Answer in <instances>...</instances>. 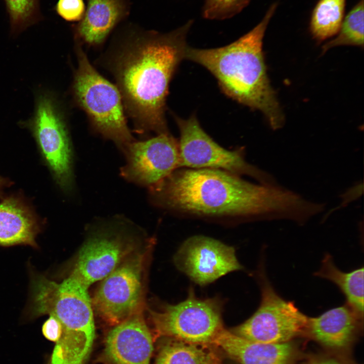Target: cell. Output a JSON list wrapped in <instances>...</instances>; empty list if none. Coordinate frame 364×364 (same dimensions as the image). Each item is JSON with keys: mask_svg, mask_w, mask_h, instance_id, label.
Masks as SVG:
<instances>
[{"mask_svg": "<svg viewBox=\"0 0 364 364\" xmlns=\"http://www.w3.org/2000/svg\"><path fill=\"white\" fill-rule=\"evenodd\" d=\"M149 189L159 206L201 216L287 219L300 224L310 210L308 200L279 184H254L217 169L175 170Z\"/></svg>", "mask_w": 364, "mask_h": 364, "instance_id": "obj_1", "label": "cell"}, {"mask_svg": "<svg viewBox=\"0 0 364 364\" xmlns=\"http://www.w3.org/2000/svg\"><path fill=\"white\" fill-rule=\"evenodd\" d=\"M193 23L166 33L147 32L129 43L117 59L115 74L127 110L141 131L169 133L165 119L170 82L188 47Z\"/></svg>", "mask_w": 364, "mask_h": 364, "instance_id": "obj_2", "label": "cell"}, {"mask_svg": "<svg viewBox=\"0 0 364 364\" xmlns=\"http://www.w3.org/2000/svg\"><path fill=\"white\" fill-rule=\"evenodd\" d=\"M277 6L272 4L255 27L231 43L209 49L188 46L185 55L208 70L227 96L261 112L274 130L283 125L284 117L267 76L262 46Z\"/></svg>", "mask_w": 364, "mask_h": 364, "instance_id": "obj_3", "label": "cell"}, {"mask_svg": "<svg viewBox=\"0 0 364 364\" xmlns=\"http://www.w3.org/2000/svg\"><path fill=\"white\" fill-rule=\"evenodd\" d=\"M31 287L32 315L52 314L62 325L51 364H85L95 337L88 288L69 276L59 284L42 275L33 277Z\"/></svg>", "mask_w": 364, "mask_h": 364, "instance_id": "obj_4", "label": "cell"}, {"mask_svg": "<svg viewBox=\"0 0 364 364\" xmlns=\"http://www.w3.org/2000/svg\"><path fill=\"white\" fill-rule=\"evenodd\" d=\"M77 56L73 82L76 100L97 130L123 150L134 140L126 124L120 93L95 69L80 47Z\"/></svg>", "mask_w": 364, "mask_h": 364, "instance_id": "obj_5", "label": "cell"}, {"mask_svg": "<svg viewBox=\"0 0 364 364\" xmlns=\"http://www.w3.org/2000/svg\"><path fill=\"white\" fill-rule=\"evenodd\" d=\"M32 115L20 124L31 133L57 185L69 191L73 183L72 153L63 115L55 97L47 89L36 91Z\"/></svg>", "mask_w": 364, "mask_h": 364, "instance_id": "obj_6", "label": "cell"}, {"mask_svg": "<svg viewBox=\"0 0 364 364\" xmlns=\"http://www.w3.org/2000/svg\"><path fill=\"white\" fill-rule=\"evenodd\" d=\"M149 251L137 250L101 280L91 301L93 311L105 323L114 326L143 312Z\"/></svg>", "mask_w": 364, "mask_h": 364, "instance_id": "obj_7", "label": "cell"}, {"mask_svg": "<svg viewBox=\"0 0 364 364\" xmlns=\"http://www.w3.org/2000/svg\"><path fill=\"white\" fill-rule=\"evenodd\" d=\"M221 311L219 300L198 298L193 290L178 304H165L158 311L149 309L158 336L192 344L212 343L223 328Z\"/></svg>", "mask_w": 364, "mask_h": 364, "instance_id": "obj_8", "label": "cell"}, {"mask_svg": "<svg viewBox=\"0 0 364 364\" xmlns=\"http://www.w3.org/2000/svg\"><path fill=\"white\" fill-rule=\"evenodd\" d=\"M174 119L180 133L179 167L220 169L251 176L260 184H278L273 175L247 162L239 151H229L216 143L194 114L186 119L176 116Z\"/></svg>", "mask_w": 364, "mask_h": 364, "instance_id": "obj_9", "label": "cell"}, {"mask_svg": "<svg viewBox=\"0 0 364 364\" xmlns=\"http://www.w3.org/2000/svg\"><path fill=\"white\" fill-rule=\"evenodd\" d=\"M260 276L261 300L247 321L232 329L233 333L249 340L281 343L305 333L308 316L276 292L263 272Z\"/></svg>", "mask_w": 364, "mask_h": 364, "instance_id": "obj_10", "label": "cell"}, {"mask_svg": "<svg viewBox=\"0 0 364 364\" xmlns=\"http://www.w3.org/2000/svg\"><path fill=\"white\" fill-rule=\"evenodd\" d=\"M83 244L69 276L87 288L104 279L138 250V241L125 232L107 230Z\"/></svg>", "mask_w": 364, "mask_h": 364, "instance_id": "obj_11", "label": "cell"}, {"mask_svg": "<svg viewBox=\"0 0 364 364\" xmlns=\"http://www.w3.org/2000/svg\"><path fill=\"white\" fill-rule=\"evenodd\" d=\"M125 165L121 175L139 185L151 187L179 167L178 142L169 133L129 144L123 150Z\"/></svg>", "mask_w": 364, "mask_h": 364, "instance_id": "obj_12", "label": "cell"}, {"mask_svg": "<svg viewBox=\"0 0 364 364\" xmlns=\"http://www.w3.org/2000/svg\"><path fill=\"white\" fill-rule=\"evenodd\" d=\"M174 261L179 270L202 286L242 268L233 247L203 236L187 239L175 255Z\"/></svg>", "mask_w": 364, "mask_h": 364, "instance_id": "obj_13", "label": "cell"}, {"mask_svg": "<svg viewBox=\"0 0 364 364\" xmlns=\"http://www.w3.org/2000/svg\"><path fill=\"white\" fill-rule=\"evenodd\" d=\"M153 338L143 312L113 326L105 341L108 364H150Z\"/></svg>", "mask_w": 364, "mask_h": 364, "instance_id": "obj_14", "label": "cell"}, {"mask_svg": "<svg viewBox=\"0 0 364 364\" xmlns=\"http://www.w3.org/2000/svg\"><path fill=\"white\" fill-rule=\"evenodd\" d=\"M363 317L346 303L318 316L308 317L305 333L327 348L342 351L354 340Z\"/></svg>", "mask_w": 364, "mask_h": 364, "instance_id": "obj_15", "label": "cell"}, {"mask_svg": "<svg viewBox=\"0 0 364 364\" xmlns=\"http://www.w3.org/2000/svg\"><path fill=\"white\" fill-rule=\"evenodd\" d=\"M212 343L241 364H293L297 351L291 341L265 343L241 337L224 328Z\"/></svg>", "mask_w": 364, "mask_h": 364, "instance_id": "obj_16", "label": "cell"}, {"mask_svg": "<svg viewBox=\"0 0 364 364\" xmlns=\"http://www.w3.org/2000/svg\"><path fill=\"white\" fill-rule=\"evenodd\" d=\"M40 223L32 208L21 198L12 195L0 202V245L37 247Z\"/></svg>", "mask_w": 364, "mask_h": 364, "instance_id": "obj_17", "label": "cell"}, {"mask_svg": "<svg viewBox=\"0 0 364 364\" xmlns=\"http://www.w3.org/2000/svg\"><path fill=\"white\" fill-rule=\"evenodd\" d=\"M83 17L76 28L77 36L90 44L102 43L126 15L124 0H87Z\"/></svg>", "mask_w": 364, "mask_h": 364, "instance_id": "obj_18", "label": "cell"}, {"mask_svg": "<svg viewBox=\"0 0 364 364\" xmlns=\"http://www.w3.org/2000/svg\"><path fill=\"white\" fill-rule=\"evenodd\" d=\"M363 271L362 267L349 272H343L335 265L332 256L327 254L315 276L335 284L345 296L346 303L363 317Z\"/></svg>", "mask_w": 364, "mask_h": 364, "instance_id": "obj_19", "label": "cell"}, {"mask_svg": "<svg viewBox=\"0 0 364 364\" xmlns=\"http://www.w3.org/2000/svg\"><path fill=\"white\" fill-rule=\"evenodd\" d=\"M346 0H319L312 12L309 30L322 41L336 35L344 18Z\"/></svg>", "mask_w": 364, "mask_h": 364, "instance_id": "obj_20", "label": "cell"}, {"mask_svg": "<svg viewBox=\"0 0 364 364\" xmlns=\"http://www.w3.org/2000/svg\"><path fill=\"white\" fill-rule=\"evenodd\" d=\"M216 357L195 344L179 340L165 343L160 349L156 364H212Z\"/></svg>", "mask_w": 364, "mask_h": 364, "instance_id": "obj_21", "label": "cell"}, {"mask_svg": "<svg viewBox=\"0 0 364 364\" xmlns=\"http://www.w3.org/2000/svg\"><path fill=\"white\" fill-rule=\"evenodd\" d=\"M363 0L359 1L344 18L337 36L322 47V53L340 46H363Z\"/></svg>", "mask_w": 364, "mask_h": 364, "instance_id": "obj_22", "label": "cell"}, {"mask_svg": "<svg viewBox=\"0 0 364 364\" xmlns=\"http://www.w3.org/2000/svg\"><path fill=\"white\" fill-rule=\"evenodd\" d=\"M11 33L16 36L40 19L39 0H5Z\"/></svg>", "mask_w": 364, "mask_h": 364, "instance_id": "obj_23", "label": "cell"}, {"mask_svg": "<svg viewBox=\"0 0 364 364\" xmlns=\"http://www.w3.org/2000/svg\"><path fill=\"white\" fill-rule=\"evenodd\" d=\"M251 0H205L202 16L210 20H224L241 12Z\"/></svg>", "mask_w": 364, "mask_h": 364, "instance_id": "obj_24", "label": "cell"}, {"mask_svg": "<svg viewBox=\"0 0 364 364\" xmlns=\"http://www.w3.org/2000/svg\"><path fill=\"white\" fill-rule=\"evenodd\" d=\"M56 8L60 17L70 22L80 21L85 12L83 0H58Z\"/></svg>", "mask_w": 364, "mask_h": 364, "instance_id": "obj_25", "label": "cell"}, {"mask_svg": "<svg viewBox=\"0 0 364 364\" xmlns=\"http://www.w3.org/2000/svg\"><path fill=\"white\" fill-rule=\"evenodd\" d=\"M49 315V317L44 322L42 326V333L47 339L56 343L61 336L62 325L55 316L52 314Z\"/></svg>", "mask_w": 364, "mask_h": 364, "instance_id": "obj_26", "label": "cell"}, {"mask_svg": "<svg viewBox=\"0 0 364 364\" xmlns=\"http://www.w3.org/2000/svg\"><path fill=\"white\" fill-rule=\"evenodd\" d=\"M362 183L359 184L354 186L347 190L341 196L342 197V202L341 204V207L347 205L351 201L356 200L360 196V192H362Z\"/></svg>", "mask_w": 364, "mask_h": 364, "instance_id": "obj_27", "label": "cell"}, {"mask_svg": "<svg viewBox=\"0 0 364 364\" xmlns=\"http://www.w3.org/2000/svg\"><path fill=\"white\" fill-rule=\"evenodd\" d=\"M305 364H347L339 359L328 356H312L308 358Z\"/></svg>", "mask_w": 364, "mask_h": 364, "instance_id": "obj_28", "label": "cell"}, {"mask_svg": "<svg viewBox=\"0 0 364 364\" xmlns=\"http://www.w3.org/2000/svg\"><path fill=\"white\" fill-rule=\"evenodd\" d=\"M11 184L8 179L5 178L0 176V197L3 196L4 189L8 187Z\"/></svg>", "mask_w": 364, "mask_h": 364, "instance_id": "obj_29", "label": "cell"}, {"mask_svg": "<svg viewBox=\"0 0 364 364\" xmlns=\"http://www.w3.org/2000/svg\"><path fill=\"white\" fill-rule=\"evenodd\" d=\"M212 364H221L219 360L216 358Z\"/></svg>", "mask_w": 364, "mask_h": 364, "instance_id": "obj_30", "label": "cell"}]
</instances>
